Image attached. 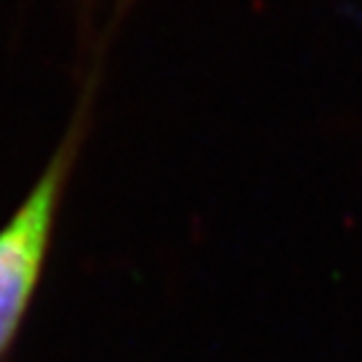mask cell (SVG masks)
Here are the masks:
<instances>
[{"label": "cell", "instance_id": "6da1fadb", "mask_svg": "<svg viewBox=\"0 0 362 362\" xmlns=\"http://www.w3.org/2000/svg\"><path fill=\"white\" fill-rule=\"evenodd\" d=\"M88 134V103L78 106L40 176L0 226V362H6L43 282L63 197Z\"/></svg>", "mask_w": 362, "mask_h": 362}]
</instances>
